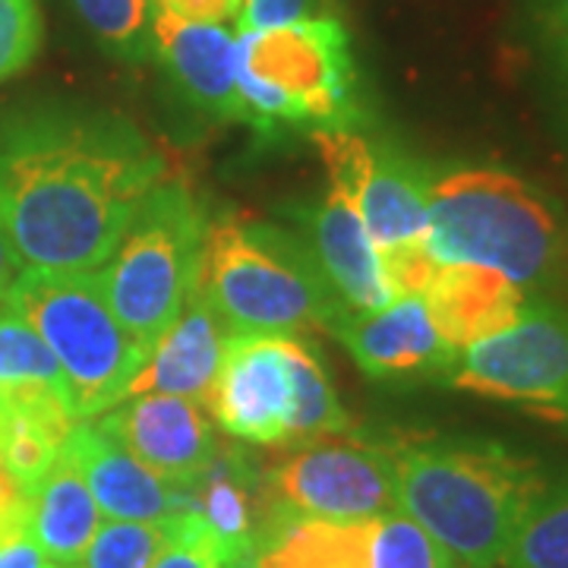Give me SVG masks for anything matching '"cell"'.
Segmentation results:
<instances>
[{"mask_svg":"<svg viewBox=\"0 0 568 568\" xmlns=\"http://www.w3.org/2000/svg\"><path fill=\"white\" fill-rule=\"evenodd\" d=\"M332 335L373 379L448 376L458 351L448 345L426 310L424 294L395 297L369 313H342Z\"/></svg>","mask_w":568,"mask_h":568,"instance_id":"13","label":"cell"},{"mask_svg":"<svg viewBox=\"0 0 568 568\" xmlns=\"http://www.w3.org/2000/svg\"><path fill=\"white\" fill-rule=\"evenodd\" d=\"M237 39L219 22L181 20L155 7L152 17V51L164 73L209 118L219 121H246L244 99L237 89L234 70Z\"/></svg>","mask_w":568,"mask_h":568,"instance_id":"16","label":"cell"},{"mask_svg":"<svg viewBox=\"0 0 568 568\" xmlns=\"http://www.w3.org/2000/svg\"><path fill=\"white\" fill-rule=\"evenodd\" d=\"M499 568H568V477H559L530 508Z\"/></svg>","mask_w":568,"mask_h":568,"instance_id":"23","label":"cell"},{"mask_svg":"<svg viewBox=\"0 0 568 568\" xmlns=\"http://www.w3.org/2000/svg\"><path fill=\"white\" fill-rule=\"evenodd\" d=\"M534 41L568 102V0H530Z\"/></svg>","mask_w":568,"mask_h":568,"instance_id":"30","label":"cell"},{"mask_svg":"<svg viewBox=\"0 0 568 568\" xmlns=\"http://www.w3.org/2000/svg\"><path fill=\"white\" fill-rule=\"evenodd\" d=\"M102 525V511L85 487L82 474L67 455L29 493V528L48 562L80 566L95 530Z\"/></svg>","mask_w":568,"mask_h":568,"instance_id":"22","label":"cell"},{"mask_svg":"<svg viewBox=\"0 0 568 568\" xmlns=\"http://www.w3.org/2000/svg\"><path fill=\"white\" fill-rule=\"evenodd\" d=\"M73 426L54 424L36 414H0V465L29 496L61 455Z\"/></svg>","mask_w":568,"mask_h":568,"instance_id":"24","label":"cell"},{"mask_svg":"<svg viewBox=\"0 0 568 568\" xmlns=\"http://www.w3.org/2000/svg\"><path fill=\"white\" fill-rule=\"evenodd\" d=\"M231 338H234L231 325L224 323L219 310L193 287L178 320L149 347V357L142 361L140 373L126 388V398L145 395V392H162V395L196 398L205 405V395L222 369Z\"/></svg>","mask_w":568,"mask_h":568,"instance_id":"17","label":"cell"},{"mask_svg":"<svg viewBox=\"0 0 568 568\" xmlns=\"http://www.w3.org/2000/svg\"><path fill=\"white\" fill-rule=\"evenodd\" d=\"M0 414H36L63 426L77 424L58 357L7 304L0 306Z\"/></svg>","mask_w":568,"mask_h":568,"instance_id":"20","label":"cell"},{"mask_svg":"<svg viewBox=\"0 0 568 568\" xmlns=\"http://www.w3.org/2000/svg\"><path fill=\"white\" fill-rule=\"evenodd\" d=\"M373 521H332L265 503L256 568H373Z\"/></svg>","mask_w":568,"mask_h":568,"instance_id":"19","label":"cell"},{"mask_svg":"<svg viewBox=\"0 0 568 568\" xmlns=\"http://www.w3.org/2000/svg\"><path fill=\"white\" fill-rule=\"evenodd\" d=\"M234 70L244 123L265 136L282 130H351L361 114L351 39L335 17L241 32Z\"/></svg>","mask_w":568,"mask_h":568,"instance_id":"6","label":"cell"},{"mask_svg":"<svg viewBox=\"0 0 568 568\" xmlns=\"http://www.w3.org/2000/svg\"><path fill=\"white\" fill-rule=\"evenodd\" d=\"M44 568H80V566H61V562H48Z\"/></svg>","mask_w":568,"mask_h":568,"instance_id":"36","label":"cell"},{"mask_svg":"<svg viewBox=\"0 0 568 568\" xmlns=\"http://www.w3.org/2000/svg\"><path fill=\"white\" fill-rule=\"evenodd\" d=\"M426 250L436 265L493 268L530 294L568 278V219L511 171L452 168L429 183Z\"/></svg>","mask_w":568,"mask_h":568,"instance_id":"3","label":"cell"},{"mask_svg":"<svg viewBox=\"0 0 568 568\" xmlns=\"http://www.w3.org/2000/svg\"><path fill=\"white\" fill-rule=\"evenodd\" d=\"M373 568H462L410 515L392 508L373 521Z\"/></svg>","mask_w":568,"mask_h":568,"instance_id":"26","label":"cell"},{"mask_svg":"<svg viewBox=\"0 0 568 568\" xmlns=\"http://www.w3.org/2000/svg\"><path fill=\"white\" fill-rule=\"evenodd\" d=\"M63 455L82 474L102 515L114 521L164 525L183 506V487L168 484L123 448L99 420H77L63 439Z\"/></svg>","mask_w":568,"mask_h":568,"instance_id":"15","label":"cell"},{"mask_svg":"<svg viewBox=\"0 0 568 568\" xmlns=\"http://www.w3.org/2000/svg\"><path fill=\"white\" fill-rule=\"evenodd\" d=\"M168 544L164 525L104 521L82 556V568H149Z\"/></svg>","mask_w":568,"mask_h":568,"instance_id":"27","label":"cell"},{"mask_svg":"<svg viewBox=\"0 0 568 568\" xmlns=\"http://www.w3.org/2000/svg\"><path fill=\"white\" fill-rule=\"evenodd\" d=\"M20 272H22L20 256H17L13 244H10L7 224H3V219H0V304L7 301V294H10L13 282L20 278Z\"/></svg>","mask_w":568,"mask_h":568,"instance_id":"34","label":"cell"},{"mask_svg":"<svg viewBox=\"0 0 568 568\" xmlns=\"http://www.w3.org/2000/svg\"><path fill=\"white\" fill-rule=\"evenodd\" d=\"M215 568H256V549H241V552H227L222 556Z\"/></svg>","mask_w":568,"mask_h":568,"instance_id":"35","label":"cell"},{"mask_svg":"<svg viewBox=\"0 0 568 568\" xmlns=\"http://www.w3.org/2000/svg\"><path fill=\"white\" fill-rule=\"evenodd\" d=\"M301 224H304L301 241L310 250L328 291L347 313H369L395 301L383 253L369 237L345 186L328 181L323 203L301 215Z\"/></svg>","mask_w":568,"mask_h":568,"instance_id":"14","label":"cell"},{"mask_svg":"<svg viewBox=\"0 0 568 568\" xmlns=\"http://www.w3.org/2000/svg\"><path fill=\"white\" fill-rule=\"evenodd\" d=\"M398 508L462 568H499L530 508L559 480L496 439L439 436L395 448Z\"/></svg>","mask_w":568,"mask_h":568,"instance_id":"2","label":"cell"},{"mask_svg":"<svg viewBox=\"0 0 568 568\" xmlns=\"http://www.w3.org/2000/svg\"><path fill=\"white\" fill-rule=\"evenodd\" d=\"M244 0H155V7H162L168 13L193 22H237Z\"/></svg>","mask_w":568,"mask_h":568,"instance_id":"33","label":"cell"},{"mask_svg":"<svg viewBox=\"0 0 568 568\" xmlns=\"http://www.w3.org/2000/svg\"><path fill=\"white\" fill-rule=\"evenodd\" d=\"M3 304L58 357L77 420L121 405L149 351L123 328L99 272L22 268Z\"/></svg>","mask_w":568,"mask_h":568,"instance_id":"7","label":"cell"},{"mask_svg":"<svg viewBox=\"0 0 568 568\" xmlns=\"http://www.w3.org/2000/svg\"><path fill=\"white\" fill-rule=\"evenodd\" d=\"M82 26L108 54L142 61L152 54V0H70Z\"/></svg>","mask_w":568,"mask_h":568,"instance_id":"25","label":"cell"},{"mask_svg":"<svg viewBox=\"0 0 568 568\" xmlns=\"http://www.w3.org/2000/svg\"><path fill=\"white\" fill-rule=\"evenodd\" d=\"M171 174L114 111L32 104L0 118V219L22 268L99 272Z\"/></svg>","mask_w":568,"mask_h":568,"instance_id":"1","label":"cell"},{"mask_svg":"<svg viewBox=\"0 0 568 568\" xmlns=\"http://www.w3.org/2000/svg\"><path fill=\"white\" fill-rule=\"evenodd\" d=\"M95 420L174 487L196 484L219 455L209 410L196 398L162 392L130 395Z\"/></svg>","mask_w":568,"mask_h":568,"instance_id":"12","label":"cell"},{"mask_svg":"<svg viewBox=\"0 0 568 568\" xmlns=\"http://www.w3.org/2000/svg\"><path fill=\"white\" fill-rule=\"evenodd\" d=\"M164 530H168V544L149 568H215V562L224 556L215 537L200 521V515L186 506V499L181 511H174L164 521Z\"/></svg>","mask_w":568,"mask_h":568,"instance_id":"29","label":"cell"},{"mask_svg":"<svg viewBox=\"0 0 568 568\" xmlns=\"http://www.w3.org/2000/svg\"><path fill=\"white\" fill-rule=\"evenodd\" d=\"M205 410L246 446H304L351 429L323 361L301 335H234Z\"/></svg>","mask_w":568,"mask_h":568,"instance_id":"5","label":"cell"},{"mask_svg":"<svg viewBox=\"0 0 568 568\" xmlns=\"http://www.w3.org/2000/svg\"><path fill=\"white\" fill-rule=\"evenodd\" d=\"M39 0H0V82L13 80L41 48Z\"/></svg>","mask_w":568,"mask_h":568,"instance_id":"28","label":"cell"},{"mask_svg":"<svg viewBox=\"0 0 568 568\" xmlns=\"http://www.w3.org/2000/svg\"><path fill=\"white\" fill-rule=\"evenodd\" d=\"M446 379L568 429V310L530 294L506 328L458 351Z\"/></svg>","mask_w":568,"mask_h":568,"instance_id":"9","label":"cell"},{"mask_svg":"<svg viewBox=\"0 0 568 568\" xmlns=\"http://www.w3.org/2000/svg\"><path fill=\"white\" fill-rule=\"evenodd\" d=\"M209 215L181 174H168L99 268L123 328L145 351L178 320L196 287Z\"/></svg>","mask_w":568,"mask_h":568,"instance_id":"8","label":"cell"},{"mask_svg":"<svg viewBox=\"0 0 568 568\" xmlns=\"http://www.w3.org/2000/svg\"><path fill=\"white\" fill-rule=\"evenodd\" d=\"M332 0H244L237 26L241 32H260V29H275L287 22L313 20V17H332Z\"/></svg>","mask_w":568,"mask_h":568,"instance_id":"31","label":"cell"},{"mask_svg":"<svg viewBox=\"0 0 568 568\" xmlns=\"http://www.w3.org/2000/svg\"><path fill=\"white\" fill-rule=\"evenodd\" d=\"M328 181L345 186L383 256L424 250L429 227L433 171L388 142H369L354 130L310 133Z\"/></svg>","mask_w":568,"mask_h":568,"instance_id":"11","label":"cell"},{"mask_svg":"<svg viewBox=\"0 0 568 568\" xmlns=\"http://www.w3.org/2000/svg\"><path fill=\"white\" fill-rule=\"evenodd\" d=\"M48 559L29 528V508L0 521V568H44Z\"/></svg>","mask_w":568,"mask_h":568,"instance_id":"32","label":"cell"},{"mask_svg":"<svg viewBox=\"0 0 568 568\" xmlns=\"http://www.w3.org/2000/svg\"><path fill=\"white\" fill-rule=\"evenodd\" d=\"M186 506L200 515L222 552L256 549L265 508L260 506V474L237 448H219L203 477L183 487Z\"/></svg>","mask_w":568,"mask_h":568,"instance_id":"21","label":"cell"},{"mask_svg":"<svg viewBox=\"0 0 568 568\" xmlns=\"http://www.w3.org/2000/svg\"><path fill=\"white\" fill-rule=\"evenodd\" d=\"M265 503L332 521L379 518L398 508L395 448L342 433L310 439L268 470Z\"/></svg>","mask_w":568,"mask_h":568,"instance_id":"10","label":"cell"},{"mask_svg":"<svg viewBox=\"0 0 568 568\" xmlns=\"http://www.w3.org/2000/svg\"><path fill=\"white\" fill-rule=\"evenodd\" d=\"M196 291L234 335L332 332L345 313L301 237L237 215L209 222Z\"/></svg>","mask_w":568,"mask_h":568,"instance_id":"4","label":"cell"},{"mask_svg":"<svg viewBox=\"0 0 568 568\" xmlns=\"http://www.w3.org/2000/svg\"><path fill=\"white\" fill-rule=\"evenodd\" d=\"M528 297V291L508 282L506 275L480 265H436L424 291L433 323L455 351L506 328Z\"/></svg>","mask_w":568,"mask_h":568,"instance_id":"18","label":"cell"}]
</instances>
